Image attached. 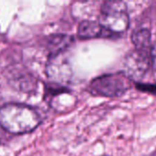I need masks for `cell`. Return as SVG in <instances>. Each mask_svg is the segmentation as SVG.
<instances>
[{
    "instance_id": "cell-10",
    "label": "cell",
    "mask_w": 156,
    "mask_h": 156,
    "mask_svg": "<svg viewBox=\"0 0 156 156\" xmlns=\"http://www.w3.org/2000/svg\"><path fill=\"white\" fill-rule=\"evenodd\" d=\"M0 142H1V136H0Z\"/></svg>"
},
{
    "instance_id": "cell-8",
    "label": "cell",
    "mask_w": 156,
    "mask_h": 156,
    "mask_svg": "<svg viewBox=\"0 0 156 156\" xmlns=\"http://www.w3.org/2000/svg\"><path fill=\"white\" fill-rule=\"evenodd\" d=\"M137 90L144 91V92H147V93H151V94H154L156 95V84H152V83H143V82H136L135 84Z\"/></svg>"
},
{
    "instance_id": "cell-1",
    "label": "cell",
    "mask_w": 156,
    "mask_h": 156,
    "mask_svg": "<svg viewBox=\"0 0 156 156\" xmlns=\"http://www.w3.org/2000/svg\"><path fill=\"white\" fill-rule=\"evenodd\" d=\"M41 122L39 113L31 106L7 103L0 108V127L15 134L32 132Z\"/></svg>"
},
{
    "instance_id": "cell-5",
    "label": "cell",
    "mask_w": 156,
    "mask_h": 156,
    "mask_svg": "<svg viewBox=\"0 0 156 156\" xmlns=\"http://www.w3.org/2000/svg\"><path fill=\"white\" fill-rule=\"evenodd\" d=\"M106 30L99 22L84 20L80 23L78 27V36L81 39H90L100 37L104 35ZM109 33V32H108Z\"/></svg>"
},
{
    "instance_id": "cell-4",
    "label": "cell",
    "mask_w": 156,
    "mask_h": 156,
    "mask_svg": "<svg viewBox=\"0 0 156 156\" xmlns=\"http://www.w3.org/2000/svg\"><path fill=\"white\" fill-rule=\"evenodd\" d=\"M150 66V52L134 49L125 56L122 62V72L131 80L139 82L144 77Z\"/></svg>"
},
{
    "instance_id": "cell-7",
    "label": "cell",
    "mask_w": 156,
    "mask_h": 156,
    "mask_svg": "<svg viewBox=\"0 0 156 156\" xmlns=\"http://www.w3.org/2000/svg\"><path fill=\"white\" fill-rule=\"evenodd\" d=\"M74 41L73 37L67 35H56L53 36L49 41L51 55L64 52Z\"/></svg>"
},
{
    "instance_id": "cell-9",
    "label": "cell",
    "mask_w": 156,
    "mask_h": 156,
    "mask_svg": "<svg viewBox=\"0 0 156 156\" xmlns=\"http://www.w3.org/2000/svg\"><path fill=\"white\" fill-rule=\"evenodd\" d=\"M150 63L153 68V71L156 76V42L152 45L150 49Z\"/></svg>"
},
{
    "instance_id": "cell-6",
    "label": "cell",
    "mask_w": 156,
    "mask_h": 156,
    "mask_svg": "<svg viewBox=\"0 0 156 156\" xmlns=\"http://www.w3.org/2000/svg\"><path fill=\"white\" fill-rule=\"evenodd\" d=\"M132 41L135 49L150 52L151 44V32L147 28H141L135 30L132 34Z\"/></svg>"
},
{
    "instance_id": "cell-2",
    "label": "cell",
    "mask_w": 156,
    "mask_h": 156,
    "mask_svg": "<svg viewBox=\"0 0 156 156\" xmlns=\"http://www.w3.org/2000/svg\"><path fill=\"white\" fill-rule=\"evenodd\" d=\"M99 23L109 33L121 34L130 24L127 6L122 1H107L101 9Z\"/></svg>"
},
{
    "instance_id": "cell-3",
    "label": "cell",
    "mask_w": 156,
    "mask_h": 156,
    "mask_svg": "<svg viewBox=\"0 0 156 156\" xmlns=\"http://www.w3.org/2000/svg\"><path fill=\"white\" fill-rule=\"evenodd\" d=\"M132 87V80L123 73L104 74L95 78L89 86V90L95 95L120 97Z\"/></svg>"
}]
</instances>
